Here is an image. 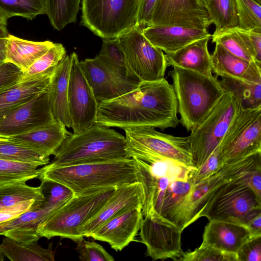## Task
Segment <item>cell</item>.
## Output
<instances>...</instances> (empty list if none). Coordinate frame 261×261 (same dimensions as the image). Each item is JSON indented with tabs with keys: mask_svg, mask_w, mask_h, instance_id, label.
I'll return each mask as SVG.
<instances>
[{
	"mask_svg": "<svg viewBox=\"0 0 261 261\" xmlns=\"http://www.w3.org/2000/svg\"><path fill=\"white\" fill-rule=\"evenodd\" d=\"M211 39L213 43L220 44L233 55L249 61L255 62L238 26L214 32Z\"/></svg>",
	"mask_w": 261,
	"mask_h": 261,
	"instance_id": "74e56055",
	"label": "cell"
},
{
	"mask_svg": "<svg viewBox=\"0 0 261 261\" xmlns=\"http://www.w3.org/2000/svg\"><path fill=\"white\" fill-rule=\"evenodd\" d=\"M212 23L206 7L199 0H158L150 25L204 29Z\"/></svg>",
	"mask_w": 261,
	"mask_h": 261,
	"instance_id": "2e32d148",
	"label": "cell"
},
{
	"mask_svg": "<svg viewBox=\"0 0 261 261\" xmlns=\"http://www.w3.org/2000/svg\"><path fill=\"white\" fill-rule=\"evenodd\" d=\"M250 231L251 237L261 236V210L253 214L245 223Z\"/></svg>",
	"mask_w": 261,
	"mask_h": 261,
	"instance_id": "681fc988",
	"label": "cell"
},
{
	"mask_svg": "<svg viewBox=\"0 0 261 261\" xmlns=\"http://www.w3.org/2000/svg\"><path fill=\"white\" fill-rule=\"evenodd\" d=\"M9 35L7 27L0 24V38H7Z\"/></svg>",
	"mask_w": 261,
	"mask_h": 261,
	"instance_id": "11a10c76",
	"label": "cell"
},
{
	"mask_svg": "<svg viewBox=\"0 0 261 261\" xmlns=\"http://www.w3.org/2000/svg\"><path fill=\"white\" fill-rule=\"evenodd\" d=\"M0 247L5 257L12 261H54L52 243L44 248L36 241L23 245L7 237L3 239Z\"/></svg>",
	"mask_w": 261,
	"mask_h": 261,
	"instance_id": "f1b7e54d",
	"label": "cell"
},
{
	"mask_svg": "<svg viewBox=\"0 0 261 261\" xmlns=\"http://www.w3.org/2000/svg\"><path fill=\"white\" fill-rule=\"evenodd\" d=\"M68 99L73 133H81L95 123L98 102L82 70L76 53L73 52Z\"/></svg>",
	"mask_w": 261,
	"mask_h": 261,
	"instance_id": "5bb4252c",
	"label": "cell"
},
{
	"mask_svg": "<svg viewBox=\"0 0 261 261\" xmlns=\"http://www.w3.org/2000/svg\"><path fill=\"white\" fill-rule=\"evenodd\" d=\"M115 189L110 187L74 195L39 224L38 234L48 239L60 237L75 242L81 240L84 237L79 233V228L98 212Z\"/></svg>",
	"mask_w": 261,
	"mask_h": 261,
	"instance_id": "5b68a950",
	"label": "cell"
},
{
	"mask_svg": "<svg viewBox=\"0 0 261 261\" xmlns=\"http://www.w3.org/2000/svg\"><path fill=\"white\" fill-rule=\"evenodd\" d=\"M71 63V54L66 55L52 74L47 89L50 110L54 118L68 128L72 126L68 99Z\"/></svg>",
	"mask_w": 261,
	"mask_h": 261,
	"instance_id": "cb8c5ba5",
	"label": "cell"
},
{
	"mask_svg": "<svg viewBox=\"0 0 261 261\" xmlns=\"http://www.w3.org/2000/svg\"><path fill=\"white\" fill-rule=\"evenodd\" d=\"M40 170V180L46 179L62 184L74 195L138 181L137 167L133 158L67 166L47 164Z\"/></svg>",
	"mask_w": 261,
	"mask_h": 261,
	"instance_id": "7a4b0ae2",
	"label": "cell"
},
{
	"mask_svg": "<svg viewBox=\"0 0 261 261\" xmlns=\"http://www.w3.org/2000/svg\"><path fill=\"white\" fill-rule=\"evenodd\" d=\"M7 38H0V65L5 62Z\"/></svg>",
	"mask_w": 261,
	"mask_h": 261,
	"instance_id": "f5cc1de1",
	"label": "cell"
},
{
	"mask_svg": "<svg viewBox=\"0 0 261 261\" xmlns=\"http://www.w3.org/2000/svg\"><path fill=\"white\" fill-rule=\"evenodd\" d=\"M143 220L141 208H134L115 217L95 230L90 236L121 251L133 241Z\"/></svg>",
	"mask_w": 261,
	"mask_h": 261,
	"instance_id": "d6986e66",
	"label": "cell"
},
{
	"mask_svg": "<svg viewBox=\"0 0 261 261\" xmlns=\"http://www.w3.org/2000/svg\"><path fill=\"white\" fill-rule=\"evenodd\" d=\"M241 29L261 32V6L253 0H236Z\"/></svg>",
	"mask_w": 261,
	"mask_h": 261,
	"instance_id": "ab89813d",
	"label": "cell"
},
{
	"mask_svg": "<svg viewBox=\"0 0 261 261\" xmlns=\"http://www.w3.org/2000/svg\"><path fill=\"white\" fill-rule=\"evenodd\" d=\"M54 44L49 40L30 41L9 34L7 38L4 62L14 64L23 72L46 53Z\"/></svg>",
	"mask_w": 261,
	"mask_h": 261,
	"instance_id": "4316f807",
	"label": "cell"
},
{
	"mask_svg": "<svg viewBox=\"0 0 261 261\" xmlns=\"http://www.w3.org/2000/svg\"><path fill=\"white\" fill-rule=\"evenodd\" d=\"M30 200L39 202L44 200L40 187H31L25 183L8 184L0 186V209Z\"/></svg>",
	"mask_w": 261,
	"mask_h": 261,
	"instance_id": "d590c367",
	"label": "cell"
},
{
	"mask_svg": "<svg viewBox=\"0 0 261 261\" xmlns=\"http://www.w3.org/2000/svg\"><path fill=\"white\" fill-rule=\"evenodd\" d=\"M80 64L98 102L112 100L130 92L141 82L113 72L97 56L80 61Z\"/></svg>",
	"mask_w": 261,
	"mask_h": 261,
	"instance_id": "e0dca14e",
	"label": "cell"
},
{
	"mask_svg": "<svg viewBox=\"0 0 261 261\" xmlns=\"http://www.w3.org/2000/svg\"><path fill=\"white\" fill-rule=\"evenodd\" d=\"M158 0H140L136 27L142 30L150 25Z\"/></svg>",
	"mask_w": 261,
	"mask_h": 261,
	"instance_id": "7dc6e473",
	"label": "cell"
},
{
	"mask_svg": "<svg viewBox=\"0 0 261 261\" xmlns=\"http://www.w3.org/2000/svg\"><path fill=\"white\" fill-rule=\"evenodd\" d=\"M238 261L261 260V236L251 237L237 253Z\"/></svg>",
	"mask_w": 261,
	"mask_h": 261,
	"instance_id": "bcb514c9",
	"label": "cell"
},
{
	"mask_svg": "<svg viewBox=\"0 0 261 261\" xmlns=\"http://www.w3.org/2000/svg\"><path fill=\"white\" fill-rule=\"evenodd\" d=\"M9 18L8 15L0 11V24L7 27Z\"/></svg>",
	"mask_w": 261,
	"mask_h": 261,
	"instance_id": "db71d44e",
	"label": "cell"
},
{
	"mask_svg": "<svg viewBox=\"0 0 261 261\" xmlns=\"http://www.w3.org/2000/svg\"><path fill=\"white\" fill-rule=\"evenodd\" d=\"M66 55V51L63 45L54 43L46 53L23 72L20 83L52 75L58 64Z\"/></svg>",
	"mask_w": 261,
	"mask_h": 261,
	"instance_id": "d6a6232c",
	"label": "cell"
},
{
	"mask_svg": "<svg viewBox=\"0 0 261 261\" xmlns=\"http://www.w3.org/2000/svg\"><path fill=\"white\" fill-rule=\"evenodd\" d=\"M56 121L50 110L47 90L0 118V137L25 133Z\"/></svg>",
	"mask_w": 261,
	"mask_h": 261,
	"instance_id": "9a60e30c",
	"label": "cell"
},
{
	"mask_svg": "<svg viewBox=\"0 0 261 261\" xmlns=\"http://www.w3.org/2000/svg\"><path fill=\"white\" fill-rule=\"evenodd\" d=\"M5 255L0 247V261H3L5 259Z\"/></svg>",
	"mask_w": 261,
	"mask_h": 261,
	"instance_id": "9f6ffc18",
	"label": "cell"
},
{
	"mask_svg": "<svg viewBox=\"0 0 261 261\" xmlns=\"http://www.w3.org/2000/svg\"><path fill=\"white\" fill-rule=\"evenodd\" d=\"M81 1L45 0V14L54 29L60 31L76 21Z\"/></svg>",
	"mask_w": 261,
	"mask_h": 261,
	"instance_id": "836d02e7",
	"label": "cell"
},
{
	"mask_svg": "<svg viewBox=\"0 0 261 261\" xmlns=\"http://www.w3.org/2000/svg\"><path fill=\"white\" fill-rule=\"evenodd\" d=\"M142 32L152 45L165 53L175 51L194 41L212 36L206 29L179 25H150Z\"/></svg>",
	"mask_w": 261,
	"mask_h": 261,
	"instance_id": "7402d4cb",
	"label": "cell"
},
{
	"mask_svg": "<svg viewBox=\"0 0 261 261\" xmlns=\"http://www.w3.org/2000/svg\"><path fill=\"white\" fill-rule=\"evenodd\" d=\"M205 7L207 4V0H199Z\"/></svg>",
	"mask_w": 261,
	"mask_h": 261,
	"instance_id": "6f0895ef",
	"label": "cell"
},
{
	"mask_svg": "<svg viewBox=\"0 0 261 261\" xmlns=\"http://www.w3.org/2000/svg\"><path fill=\"white\" fill-rule=\"evenodd\" d=\"M253 1H254L256 2H257L259 4H261V0H253Z\"/></svg>",
	"mask_w": 261,
	"mask_h": 261,
	"instance_id": "680465c9",
	"label": "cell"
},
{
	"mask_svg": "<svg viewBox=\"0 0 261 261\" xmlns=\"http://www.w3.org/2000/svg\"><path fill=\"white\" fill-rule=\"evenodd\" d=\"M219 147L224 165L261 152V107L242 109L232 120Z\"/></svg>",
	"mask_w": 261,
	"mask_h": 261,
	"instance_id": "8fae6325",
	"label": "cell"
},
{
	"mask_svg": "<svg viewBox=\"0 0 261 261\" xmlns=\"http://www.w3.org/2000/svg\"><path fill=\"white\" fill-rule=\"evenodd\" d=\"M212 36L194 41L179 49L165 53L167 66H177L212 76L211 55L208 49V42Z\"/></svg>",
	"mask_w": 261,
	"mask_h": 261,
	"instance_id": "d4e9b609",
	"label": "cell"
},
{
	"mask_svg": "<svg viewBox=\"0 0 261 261\" xmlns=\"http://www.w3.org/2000/svg\"><path fill=\"white\" fill-rule=\"evenodd\" d=\"M143 201L144 191L140 182L119 185L103 207L81 226L78 232L83 237H89L95 230L110 219L134 208H142Z\"/></svg>",
	"mask_w": 261,
	"mask_h": 261,
	"instance_id": "ac0fdd59",
	"label": "cell"
},
{
	"mask_svg": "<svg viewBox=\"0 0 261 261\" xmlns=\"http://www.w3.org/2000/svg\"><path fill=\"white\" fill-rule=\"evenodd\" d=\"M251 237L249 230L243 224L212 220L205 227L201 244L237 254Z\"/></svg>",
	"mask_w": 261,
	"mask_h": 261,
	"instance_id": "44dd1931",
	"label": "cell"
},
{
	"mask_svg": "<svg viewBox=\"0 0 261 261\" xmlns=\"http://www.w3.org/2000/svg\"><path fill=\"white\" fill-rule=\"evenodd\" d=\"M140 0H82L81 23L103 39L136 27Z\"/></svg>",
	"mask_w": 261,
	"mask_h": 261,
	"instance_id": "ba28073f",
	"label": "cell"
},
{
	"mask_svg": "<svg viewBox=\"0 0 261 261\" xmlns=\"http://www.w3.org/2000/svg\"><path fill=\"white\" fill-rule=\"evenodd\" d=\"M255 61L261 65V32L248 31Z\"/></svg>",
	"mask_w": 261,
	"mask_h": 261,
	"instance_id": "f907efd6",
	"label": "cell"
},
{
	"mask_svg": "<svg viewBox=\"0 0 261 261\" xmlns=\"http://www.w3.org/2000/svg\"><path fill=\"white\" fill-rule=\"evenodd\" d=\"M109 128L95 123L81 133H70L48 164L67 166L129 158L125 137Z\"/></svg>",
	"mask_w": 261,
	"mask_h": 261,
	"instance_id": "3957f363",
	"label": "cell"
},
{
	"mask_svg": "<svg viewBox=\"0 0 261 261\" xmlns=\"http://www.w3.org/2000/svg\"><path fill=\"white\" fill-rule=\"evenodd\" d=\"M252 171L221 186L207 203L200 218L244 225L251 215L261 210V200L247 182Z\"/></svg>",
	"mask_w": 261,
	"mask_h": 261,
	"instance_id": "30bf717a",
	"label": "cell"
},
{
	"mask_svg": "<svg viewBox=\"0 0 261 261\" xmlns=\"http://www.w3.org/2000/svg\"><path fill=\"white\" fill-rule=\"evenodd\" d=\"M144 217L139 236L141 242L146 248V256L153 260L170 258L178 261L184 253L181 229L155 212Z\"/></svg>",
	"mask_w": 261,
	"mask_h": 261,
	"instance_id": "4fadbf2b",
	"label": "cell"
},
{
	"mask_svg": "<svg viewBox=\"0 0 261 261\" xmlns=\"http://www.w3.org/2000/svg\"><path fill=\"white\" fill-rule=\"evenodd\" d=\"M219 83L225 92L238 99L242 109L261 107V83L254 84L228 77H221Z\"/></svg>",
	"mask_w": 261,
	"mask_h": 261,
	"instance_id": "4dcf8cb0",
	"label": "cell"
},
{
	"mask_svg": "<svg viewBox=\"0 0 261 261\" xmlns=\"http://www.w3.org/2000/svg\"><path fill=\"white\" fill-rule=\"evenodd\" d=\"M45 0H0V11L9 18L20 16L32 20L46 13Z\"/></svg>",
	"mask_w": 261,
	"mask_h": 261,
	"instance_id": "f35d334b",
	"label": "cell"
},
{
	"mask_svg": "<svg viewBox=\"0 0 261 261\" xmlns=\"http://www.w3.org/2000/svg\"><path fill=\"white\" fill-rule=\"evenodd\" d=\"M0 159L40 166L49 163V156L26 145L0 137Z\"/></svg>",
	"mask_w": 261,
	"mask_h": 261,
	"instance_id": "1f68e13d",
	"label": "cell"
},
{
	"mask_svg": "<svg viewBox=\"0 0 261 261\" xmlns=\"http://www.w3.org/2000/svg\"><path fill=\"white\" fill-rule=\"evenodd\" d=\"M242 109L238 99L225 92L191 130L189 136L194 166L199 168L218 146L236 115Z\"/></svg>",
	"mask_w": 261,
	"mask_h": 261,
	"instance_id": "9c48e42d",
	"label": "cell"
},
{
	"mask_svg": "<svg viewBox=\"0 0 261 261\" xmlns=\"http://www.w3.org/2000/svg\"><path fill=\"white\" fill-rule=\"evenodd\" d=\"M102 40L100 51L97 55L100 61L113 72L124 77L140 81L127 61L119 38Z\"/></svg>",
	"mask_w": 261,
	"mask_h": 261,
	"instance_id": "f546056e",
	"label": "cell"
},
{
	"mask_svg": "<svg viewBox=\"0 0 261 261\" xmlns=\"http://www.w3.org/2000/svg\"><path fill=\"white\" fill-rule=\"evenodd\" d=\"M40 188L44 197L43 206L59 207L74 195L73 192L59 182L46 179L40 180Z\"/></svg>",
	"mask_w": 261,
	"mask_h": 261,
	"instance_id": "60d3db41",
	"label": "cell"
},
{
	"mask_svg": "<svg viewBox=\"0 0 261 261\" xmlns=\"http://www.w3.org/2000/svg\"><path fill=\"white\" fill-rule=\"evenodd\" d=\"M247 184L261 200V168L252 171L249 174Z\"/></svg>",
	"mask_w": 261,
	"mask_h": 261,
	"instance_id": "816d5d0a",
	"label": "cell"
},
{
	"mask_svg": "<svg viewBox=\"0 0 261 261\" xmlns=\"http://www.w3.org/2000/svg\"><path fill=\"white\" fill-rule=\"evenodd\" d=\"M22 71L9 62L0 65V91L20 83Z\"/></svg>",
	"mask_w": 261,
	"mask_h": 261,
	"instance_id": "f6af8a7d",
	"label": "cell"
},
{
	"mask_svg": "<svg viewBox=\"0 0 261 261\" xmlns=\"http://www.w3.org/2000/svg\"><path fill=\"white\" fill-rule=\"evenodd\" d=\"M42 201H26L14 206L0 209V223L12 220Z\"/></svg>",
	"mask_w": 261,
	"mask_h": 261,
	"instance_id": "c3c4849f",
	"label": "cell"
},
{
	"mask_svg": "<svg viewBox=\"0 0 261 261\" xmlns=\"http://www.w3.org/2000/svg\"><path fill=\"white\" fill-rule=\"evenodd\" d=\"M178 261H238L237 254L228 253L214 247L201 245L194 250L184 252Z\"/></svg>",
	"mask_w": 261,
	"mask_h": 261,
	"instance_id": "b9f144b4",
	"label": "cell"
},
{
	"mask_svg": "<svg viewBox=\"0 0 261 261\" xmlns=\"http://www.w3.org/2000/svg\"><path fill=\"white\" fill-rule=\"evenodd\" d=\"M125 150L129 158H135L148 163L169 159L194 167L190 138L161 133L150 126L123 129Z\"/></svg>",
	"mask_w": 261,
	"mask_h": 261,
	"instance_id": "52a82bcc",
	"label": "cell"
},
{
	"mask_svg": "<svg viewBox=\"0 0 261 261\" xmlns=\"http://www.w3.org/2000/svg\"><path fill=\"white\" fill-rule=\"evenodd\" d=\"M51 76L20 83L0 91V118L47 90Z\"/></svg>",
	"mask_w": 261,
	"mask_h": 261,
	"instance_id": "83f0119b",
	"label": "cell"
},
{
	"mask_svg": "<svg viewBox=\"0 0 261 261\" xmlns=\"http://www.w3.org/2000/svg\"><path fill=\"white\" fill-rule=\"evenodd\" d=\"M70 134L62 122L56 121L51 125L6 138L33 148L49 156L55 154Z\"/></svg>",
	"mask_w": 261,
	"mask_h": 261,
	"instance_id": "484cf974",
	"label": "cell"
},
{
	"mask_svg": "<svg viewBox=\"0 0 261 261\" xmlns=\"http://www.w3.org/2000/svg\"><path fill=\"white\" fill-rule=\"evenodd\" d=\"M33 164L0 159V186L13 183H25L38 178L40 168Z\"/></svg>",
	"mask_w": 261,
	"mask_h": 261,
	"instance_id": "8d00e7d4",
	"label": "cell"
},
{
	"mask_svg": "<svg viewBox=\"0 0 261 261\" xmlns=\"http://www.w3.org/2000/svg\"><path fill=\"white\" fill-rule=\"evenodd\" d=\"M215 32L239 25L236 0H207L206 5Z\"/></svg>",
	"mask_w": 261,
	"mask_h": 261,
	"instance_id": "e575fe53",
	"label": "cell"
},
{
	"mask_svg": "<svg viewBox=\"0 0 261 261\" xmlns=\"http://www.w3.org/2000/svg\"><path fill=\"white\" fill-rule=\"evenodd\" d=\"M76 251L82 261H114V258L104 248L94 241L85 240L84 238L76 242Z\"/></svg>",
	"mask_w": 261,
	"mask_h": 261,
	"instance_id": "7bdbcfd3",
	"label": "cell"
},
{
	"mask_svg": "<svg viewBox=\"0 0 261 261\" xmlns=\"http://www.w3.org/2000/svg\"><path fill=\"white\" fill-rule=\"evenodd\" d=\"M261 168V152L225 164L217 172L195 184L170 221L182 231L200 218L204 208L223 185Z\"/></svg>",
	"mask_w": 261,
	"mask_h": 261,
	"instance_id": "8992f818",
	"label": "cell"
},
{
	"mask_svg": "<svg viewBox=\"0 0 261 261\" xmlns=\"http://www.w3.org/2000/svg\"><path fill=\"white\" fill-rule=\"evenodd\" d=\"M173 81L180 115L179 122L189 132L207 114L225 93L216 75L172 66Z\"/></svg>",
	"mask_w": 261,
	"mask_h": 261,
	"instance_id": "277c9868",
	"label": "cell"
},
{
	"mask_svg": "<svg viewBox=\"0 0 261 261\" xmlns=\"http://www.w3.org/2000/svg\"><path fill=\"white\" fill-rule=\"evenodd\" d=\"M131 69L141 82L164 79L167 66L165 54L154 46L135 27L118 37Z\"/></svg>",
	"mask_w": 261,
	"mask_h": 261,
	"instance_id": "7c38bea8",
	"label": "cell"
},
{
	"mask_svg": "<svg viewBox=\"0 0 261 261\" xmlns=\"http://www.w3.org/2000/svg\"><path fill=\"white\" fill-rule=\"evenodd\" d=\"M172 85L165 78L141 82L135 90L116 98L98 102L95 123L108 127L150 126L164 130L179 123Z\"/></svg>",
	"mask_w": 261,
	"mask_h": 261,
	"instance_id": "6da1fadb",
	"label": "cell"
},
{
	"mask_svg": "<svg viewBox=\"0 0 261 261\" xmlns=\"http://www.w3.org/2000/svg\"><path fill=\"white\" fill-rule=\"evenodd\" d=\"M212 72L217 77H228L247 82L261 83V65L233 55L216 44L211 55Z\"/></svg>",
	"mask_w": 261,
	"mask_h": 261,
	"instance_id": "603a6c76",
	"label": "cell"
},
{
	"mask_svg": "<svg viewBox=\"0 0 261 261\" xmlns=\"http://www.w3.org/2000/svg\"><path fill=\"white\" fill-rule=\"evenodd\" d=\"M224 165L222 163L218 146L205 162L198 168H194L191 173L194 185L217 172Z\"/></svg>",
	"mask_w": 261,
	"mask_h": 261,
	"instance_id": "ee69618b",
	"label": "cell"
},
{
	"mask_svg": "<svg viewBox=\"0 0 261 261\" xmlns=\"http://www.w3.org/2000/svg\"><path fill=\"white\" fill-rule=\"evenodd\" d=\"M42 202L14 219L0 223V235L23 245L38 241L40 238L37 233L38 226L58 208L43 206Z\"/></svg>",
	"mask_w": 261,
	"mask_h": 261,
	"instance_id": "ffe728a7",
	"label": "cell"
}]
</instances>
